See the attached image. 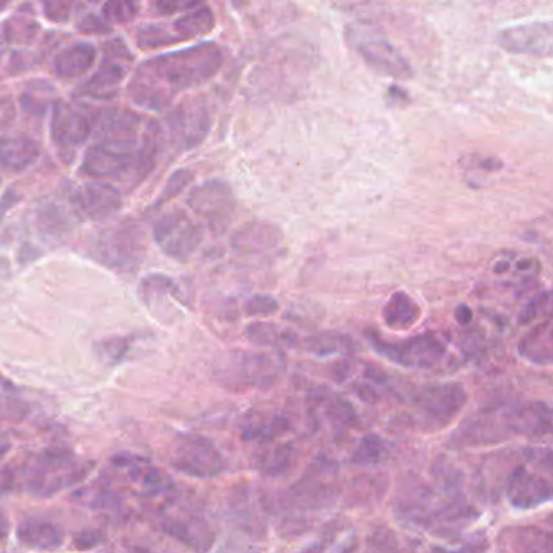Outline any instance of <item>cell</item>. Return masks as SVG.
<instances>
[{"mask_svg":"<svg viewBox=\"0 0 553 553\" xmlns=\"http://www.w3.org/2000/svg\"><path fill=\"white\" fill-rule=\"evenodd\" d=\"M223 51L215 43H203L143 62L129 85L130 98L143 108L159 111L181 91L203 85L223 65Z\"/></svg>","mask_w":553,"mask_h":553,"instance_id":"6da1fadb","label":"cell"},{"mask_svg":"<svg viewBox=\"0 0 553 553\" xmlns=\"http://www.w3.org/2000/svg\"><path fill=\"white\" fill-rule=\"evenodd\" d=\"M93 132L98 145L122 155H140L158 151L161 130L153 121H146L137 112L124 108L99 111Z\"/></svg>","mask_w":553,"mask_h":553,"instance_id":"7a4b0ae2","label":"cell"},{"mask_svg":"<svg viewBox=\"0 0 553 553\" xmlns=\"http://www.w3.org/2000/svg\"><path fill=\"white\" fill-rule=\"evenodd\" d=\"M93 464L67 448H46L31 459L25 469V485L36 497L49 498L90 474Z\"/></svg>","mask_w":553,"mask_h":553,"instance_id":"3957f363","label":"cell"},{"mask_svg":"<svg viewBox=\"0 0 553 553\" xmlns=\"http://www.w3.org/2000/svg\"><path fill=\"white\" fill-rule=\"evenodd\" d=\"M146 252L145 234L133 221H122L103 229L91 245L96 262L117 273H132L142 265Z\"/></svg>","mask_w":553,"mask_h":553,"instance_id":"277c9868","label":"cell"},{"mask_svg":"<svg viewBox=\"0 0 553 553\" xmlns=\"http://www.w3.org/2000/svg\"><path fill=\"white\" fill-rule=\"evenodd\" d=\"M187 205L215 234L228 231L236 213L234 192L231 185L223 181H208L197 185L190 190Z\"/></svg>","mask_w":553,"mask_h":553,"instance_id":"5b68a950","label":"cell"},{"mask_svg":"<svg viewBox=\"0 0 553 553\" xmlns=\"http://www.w3.org/2000/svg\"><path fill=\"white\" fill-rule=\"evenodd\" d=\"M155 241L168 257L187 262L202 244L203 231L185 211L172 210L155 224Z\"/></svg>","mask_w":553,"mask_h":553,"instance_id":"8992f818","label":"cell"},{"mask_svg":"<svg viewBox=\"0 0 553 553\" xmlns=\"http://www.w3.org/2000/svg\"><path fill=\"white\" fill-rule=\"evenodd\" d=\"M95 127L93 112L80 104L59 103L52 112L51 137L59 153L72 158L91 137Z\"/></svg>","mask_w":553,"mask_h":553,"instance_id":"52a82bcc","label":"cell"},{"mask_svg":"<svg viewBox=\"0 0 553 553\" xmlns=\"http://www.w3.org/2000/svg\"><path fill=\"white\" fill-rule=\"evenodd\" d=\"M349 41L354 44L362 61L373 70H377L378 73L396 78V80H409L414 75L408 59L386 39L357 33V35L349 36Z\"/></svg>","mask_w":553,"mask_h":553,"instance_id":"ba28073f","label":"cell"},{"mask_svg":"<svg viewBox=\"0 0 553 553\" xmlns=\"http://www.w3.org/2000/svg\"><path fill=\"white\" fill-rule=\"evenodd\" d=\"M498 44L513 54L552 57V22H534L506 28L498 33Z\"/></svg>","mask_w":553,"mask_h":553,"instance_id":"9c48e42d","label":"cell"},{"mask_svg":"<svg viewBox=\"0 0 553 553\" xmlns=\"http://www.w3.org/2000/svg\"><path fill=\"white\" fill-rule=\"evenodd\" d=\"M169 463L190 476H210L218 468V456L202 438L181 435L172 442Z\"/></svg>","mask_w":553,"mask_h":553,"instance_id":"30bf717a","label":"cell"},{"mask_svg":"<svg viewBox=\"0 0 553 553\" xmlns=\"http://www.w3.org/2000/svg\"><path fill=\"white\" fill-rule=\"evenodd\" d=\"M72 206L80 218L104 221L119 213L122 208V195L114 185L90 182L73 193Z\"/></svg>","mask_w":553,"mask_h":553,"instance_id":"8fae6325","label":"cell"},{"mask_svg":"<svg viewBox=\"0 0 553 553\" xmlns=\"http://www.w3.org/2000/svg\"><path fill=\"white\" fill-rule=\"evenodd\" d=\"M172 140L190 150L205 140L210 130V116L202 104H182L168 119Z\"/></svg>","mask_w":553,"mask_h":553,"instance_id":"7c38bea8","label":"cell"},{"mask_svg":"<svg viewBox=\"0 0 553 553\" xmlns=\"http://www.w3.org/2000/svg\"><path fill=\"white\" fill-rule=\"evenodd\" d=\"M112 464L116 466L117 471L124 474L127 482L140 495L151 497V495L163 492L166 487V477L163 472L153 466L150 459L143 458V456L122 453L112 459Z\"/></svg>","mask_w":553,"mask_h":553,"instance_id":"4fadbf2b","label":"cell"},{"mask_svg":"<svg viewBox=\"0 0 553 553\" xmlns=\"http://www.w3.org/2000/svg\"><path fill=\"white\" fill-rule=\"evenodd\" d=\"M283 242V234L275 224L265 221H252L237 229L231 239L232 250L237 255L255 257L278 249Z\"/></svg>","mask_w":553,"mask_h":553,"instance_id":"5bb4252c","label":"cell"},{"mask_svg":"<svg viewBox=\"0 0 553 553\" xmlns=\"http://www.w3.org/2000/svg\"><path fill=\"white\" fill-rule=\"evenodd\" d=\"M41 156L38 143L25 133H9L0 138V166L10 172L30 169Z\"/></svg>","mask_w":553,"mask_h":553,"instance_id":"9a60e30c","label":"cell"},{"mask_svg":"<svg viewBox=\"0 0 553 553\" xmlns=\"http://www.w3.org/2000/svg\"><path fill=\"white\" fill-rule=\"evenodd\" d=\"M17 539L23 547L39 552H54L64 545V532L57 524L41 518H26L18 524Z\"/></svg>","mask_w":553,"mask_h":553,"instance_id":"2e32d148","label":"cell"},{"mask_svg":"<svg viewBox=\"0 0 553 553\" xmlns=\"http://www.w3.org/2000/svg\"><path fill=\"white\" fill-rule=\"evenodd\" d=\"M125 75H127V67L121 61V57L119 59L117 57L112 59L111 57V59L99 65L95 75L83 85L82 93L91 96V98H114Z\"/></svg>","mask_w":553,"mask_h":553,"instance_id":"e0dca14e","label":"cell"},{"mask_svg":"<svg viewBox=\"0 0 553 553\" xmlns=\"http://www.w3.org/2000/svg\"><path fill=\"white\" fill-rule=\"evenodd\" d=\"M378 348L393 359L401 362H417V364L437 361L443 351L438 341L430 336H417L401 344H380Z\"/></svg>","mask_w":553,"mask_h":553,"instance_id":"ac0fdd59","label":"cell"},{"mask_svg":"<svg viewBox=\"0 0 553 553\" xmlns=\"http://www.w3.org/2000/svg\"><path fill=\"white\" fill-rule=\"evenodd\" d=\"M96 61V49L90 43H75L59 52L54 72L62 78H78L90 72Z\"/></svg>","mask_w":553,"mask_h":553,"instance_id":"d6986e66","label":"cell"},{"mask_svg":"<svg viewBox=\"0 0 553 553\" xmlns=\"http://www.w3.org/2000/svg\"><path fill=\"white\" fill-rule=\"evenodd\" d=\"M216 25L215 13L208 5L200 4L195 9L187 10L174 22V35L179 41L202 38L213 31Z\"/></svg>","mask_w":553,"mask_h":553,"instance_id":"ffe728a7","label":"cell"},{"mask_svg":"<svg viewBox=\"0 0 553 553\" xmlns=\"http://www.w3.org/2000/svg\"><path fill=\"white\" fill-rule=\"evenodd\" d=\"M419 317H421L419 305L403 291L395 292L383 307V318H385L386 325L391 328H399V330L409 328L417 322Z\"/></svg>","mask_w":553,"mask_h":553,"instance_id":"44dd1931","label":"cell"},{"mask_svg":"<svg viewBox=\"0 0 553 553\" xmlns=\"http://www.w3.org/2000/svg\"><path fill=\"white\" fill-rule=\"evenodd\" d=\"M26 404L18 398L9 383H0V419L4 421H22L26 416Z\"/></svg>","mask_w":553,"mask_h":553,"instance_id":"7402d4cb","label":"cell"},{"mask_svg":"<svg viewBox=\"0 0 553 553\" xmlns=\"http://www.w3.org/2000/svg\"><path fill=\"white\" fill-rule=\"evenodd\" d=\"M38 229L43 232V236L49 239H56L65 232V216L62 215L59 206H44L43 210L38 211Z\"/></svg>","mask_w":553,"mask_h":553,"instance_id":"603a6c76","label":"cell"},{"mask_svg":"<svg viewBox=\"0 0 553 553\" xmlns=\"http://www.w3.org/2000/svg\"><path fill=\"white\" fill-rule=\"evenodd\" d=\"M179 38L172 35L163 25H146L138 31V46L143 49H156L177 43Z\"/></svg>","mask_w":553,"mask_h":553,"instance_id":"cb8c5ba5","label":"cell"},{"mask_svg":"<svg viewBox=\"0 0 553 553\" xmlns=\"http://www.w3.org/2000/svg\"><path fill=\"white\" fill-rule=\"evenodd\" d=\"M550 343H552V322L545 320L544 323L534 328L526 336L523 343V351L532 357L534 354H537V349L541 346V351L549 356Z\"/></svg>","mask_w":553,"mask_h":553,"instance_id":"d4e9b609","label":"cell"},{"mask_svg":"<svg viewBox=\"0 0 553 553\" xmlns=\"http://www.w3.org/2000/svg\"><path fill=\"white\" fill-rule=\"evenodd\" d=\"M86 505L96 510H116L121 505V498L117 497L114 490L109 489L106 485H95L93 489L83 493Z\"/></svg>","mask_w":553,"mask_h":553,"instance_id":"484cf974","label":"cell"},{"mask_svg":"<svg viewBox=\"0 0 553 553\" xmlns=\"http://www.w3.org/2000/svg\"><path fill=\"white\" fill-rule=\"evenodd\" d=\"M138 13L135 2H106L103 5V17L109 23H127Z\"/></svg>","mask_w":553,"mask_h":553,"instance_id":"4316f807","label":"cell"},{"mask_svg":"<svg viewBox=\"0 0 553 553\" xmlns=\"http://www.w3.org/2000/svg\"><path fill=\"white\" fill-rule=\"evenodd\" d=\"M192 181L193 174L189 169H181V171L174 172L169 177L168 184L164 187L163 193H161L158 205H163V203L168 202L171 198L177 197Z\"/></svg>","mask_w":553,"mask_h":553,"instance_id":"83f0119b","label":"cell"},{"mask_svg":"<svg viewBox=\"0 0 553 553\" xmlns=\"http://www.w3.org/2000/svg\"><path fill=\"white\" fill-rule=\"evenodd\" d=\"M278 307L275 297L266 296V294L250 297L249 302L245 304V310L249 315H271L278 310Z\"/></svg>","mask_w":553,"mask_h":553,"instance_id":"f1b7e54d","label":"cell"},{"mask_svg":"<svg viewBox=\"0 0 553 553\" xmlns=\"http://www.w3.org/2000/svg\"><path fill=\"white\" fill-rule=\"evenodd\" d=\"M550 305V292H542L541 296L534 297L531 301L526 304L523 312H521V323H529L534 320V318L539 317L542 312H544L547 307Z\"/></svg>","mask_w":553,"mask_h":553,"instance_id":"f546056e","label":"cell"},{"mask_svg":"<svg viewBox=\"0 0 553 553\" xmlns=\"http://www.w3.org/2000/svg\"><path fill=\"white\" fill-rule=\"evenodd\" d=\"M104 534L98 529H86V531L78 532L73 537V545L75 549L80 550V552H85V550H93L98 547V545L103 544Z\"/></svg>","mask_w":553,"mask_h":553,"instance_id":"4dcf8cb0","label":"cell"},{"mask_svg":"<svg viewBox=\"0 0 553 553\" xmlns=\"http://www.w3.org/2000/svg\"><path fill=\"white\" fill-rule=\"evenodd\" d=\"M44 15L51 20V22H67L72 13V2H61V0H52V2H44L43 4Z\"/></svg>","mask_w":553,"mask_h":553,"instance_id":"1f68e13d","label":"cell"},{"mask_svg":"<svg viewBox=\"0 0 553 553\" xmlns=\"http://www.w3.org/2000/svg\"><path fill=\"white\" fill-rule=\"evenodd\" d=\"M101 348H103V356L106 357V361L112 359V361L117 362L127 351V343L121 338L112 339V341H104Z\"/></svg>","mask_w":553,"mask_h":553,"instance_id":"d6a6232c","label":"cell"},{"mask_svg":"<svg viewBox=\"0 0 553 553\" xmlns=\"http://www.w3.org/2000/svg\"><path fill=\"white\" fill-rule=\"evenodd\" d=\"M198 2H176V0H166V2H158L156 9L163 15H172V13L179 12V10H192L198 7Z\"/></svg>","mask_w":553,"mask_h":553,"instance_id":"836d02e7","label":"cell"},{"mask_svg":"<svg viewBox=\"0 0 553 553\" xmlns=\"http://www.w3.org/2000/svg\"><path fill=\"white\" fill-rule=\"evenodd\" d=\"M78 28L85 31V33H104V31L109 30L98 17H95V15H90V17L86 18L85 22L80 23Z\"/></svg>","mask_w":553,"mask_h":553,"instance_id":"e575fe53","label":"cell"},{"mask_svg":"<svg viewBox=\"0 0 553 553\" xmlns=\"http://www.w3.org/2000/svg\"><path fill=\"white\" fill-rule=\"evenodd\" d=\"M15 202H17V197H15V193L13 192H7L4 198H0V221L4 219V216L7 215V211L10 210V206Z\"/></svg>","mask_w":553,"mask_h":553,"instance_id":"d590c367","label":"cell"},{"mask_svg":"<svg viewBox=\"0 0 553 553\" xmlns=\"http://www.w3.org/2000/svg\"><path fill=\"white\" fill-rule=\"evenodd\" d=\"M472 310L469 309L468 305H459L458 309H456V320H458L461 325H468V323L472 322Z\"/></svg>","mask_w":553,"mask_h":553,"instance_id":"8d00e7d4","label":"cell"},{"mask_svg":"<svg viewBox=\"0 0 553 553\" xmlns=\"http://www.w3.org/2000/svg\"><path fill=\"white\" fill-rule=\"evenodd\" d=\"M511 268H513V263L508 262V260H500L497 265L493 266V273L495 275H506V273H510Z\"/></svg>","mask_w":553,"mask_h":553,"instance_id":"74e56055","label":"cell"},{"mask_svg":"<svg viewBox=\"0 0 553 553\" xmlns=\"http://www.w3.org/2000/svg\"><path fill=\"white\" fill-rule=\"evenodd\" d=\"M536 265V262L532 260V258H523V260H519L518 263H516V270L519 271V273H529L531 271L532 266Z\"/></svg>","mask_w":553,"mask_h":553,"instance_id":"f35d334b","label":"cell"},{"mask_svg":"<svg viewBox=\"0 0 553 553\" xmlns=\"http://www.w3.org/2000/svg\"><path fill=\"white\" fill-rule=\"evenodd\" d=\"M5 537H7V524L0 521V541H4Z\"/></svg>","mask_w":553,"mask_h":553,"instance_id":"ab89813d","label":"cell"}]
</instances>
